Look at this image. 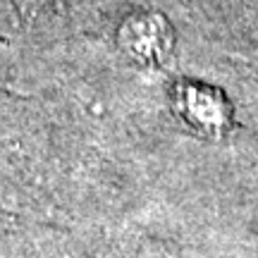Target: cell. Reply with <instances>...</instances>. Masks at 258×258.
Instances as JSON below:
<instances>
[{
	"mask_svg": "<svg viewBox=\"0 0 258 258\" xmlns=\"http://www.w3.org/2000/svg\"><path fill=\"white\" fill-rule=\"evenodd\" d=\"M108 258H175V253H170L160 244H134V246H127Z\"/></svg>",
	"mask_w": 258,
	"mask_h": 258,
	"instance_id": "cell-1",
	"label": "cell"
}]
</instances>
